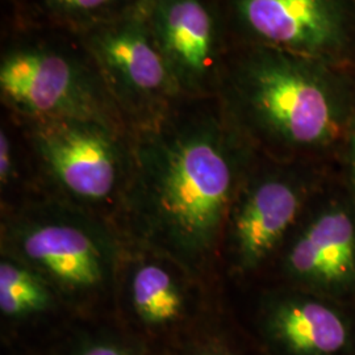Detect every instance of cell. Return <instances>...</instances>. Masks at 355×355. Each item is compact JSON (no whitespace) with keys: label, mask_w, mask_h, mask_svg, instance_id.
Wrapping results in <instances>:
<instances>
[{"label":"cell","mask_w":355,"mask_h":355,"mask_svg":"<svg viewBox=\"0 0 355 355\" xmlns=\"http://www.w3.org/2000/svg\"><path fill=\"white\" fill-rule=\"evenodd\" d=\"M51 284L36 270L10 255L0 259V312L8 320H26L51 311L58 302Z\"/></svg>","instance_id":"obj_13"},{"label":"cell","mask_w":355,"mask_h":355,"mask_svg":"<svg viewBox=\"0 0 355 355\" xmlns=\"http://www.w3.org/2000/svg\"><path fill=\"white\" fill-rule=\"evenodd\" d=\"M228 28L241 44L262 45L325 60L345 38L336 0H220Z\"/></svg>","instance_id":"obj_8"},{"label":"cell","mask_w":355,"mask_h":355,"mask_svg":"<svg viewBox=\"0 0 355 355\" xmlns=\"http://www.w3.org/2000/svg\"><path fill=\"white\" fill-rule=\"evenodd\" d=\"M19 120L53 198L96 215L121 204L132 170L129 129L79 117Z\"/></svg>","instance_id":"obj_4"},{"label":"cell","mask_w":355,"mask_h":355,"mask_svg":"<svg viewBox=\"0 0 355 355\" xmlns=\"http://www.w3.org/2000/svg\"><path fill=\"white\" fill-rule=\"evenodd\" d=\"M183 355H230L225 346L215 340H205L192 345Z\"/></svg>","instance_id":"obj_17"},{"label":"cell","mask_w":355,"mask_h":355,"mask_svg":"<svg viewBox=\"0 0 355 355\" xmlns=\"http://www.w3.org/2000/svg\"><path fill=\"white\" fill-rule=\"evenodd\" d=\"M127 263L124 296L137 321L148 328H168L190 308L193 278L162 255L140 249Z\"/></svg>","instance_id":"obj_10"},{"label":"cell","mask_w":355,"mask_h":355,"mask_svg":"<svg viewBox=\"0 0 355 355\" xmlns=\"http://www.w3.org/2000/svg\"><path fill=\"white\" fill-rule=\"evenodd\" d=\"M73 35L89 54L129 129L152 121L184 98L157 45L145 0Z\"/></svg>","instance_id":"obj_6"},{"label":"cell","mask_w":355,"mask_h":355,"mask_svg":"<svg viewBox=\"0 0 355 355\" xmlns=\"http://www.w3.org/2000/svg\"><path fill=\"white\" fill-rule=\"evenodd\" d=\"M142 0H42L44 10L60 26L76 33L125 12Z\"/></svg>","instance_id":"obj_14"},{"label":"cell","mask_w":355,"mask_h":355,"mask_svg":"<svg viewBox=\"0 0 355 355\" xmlns=\"http://www.w3.org/2000/svg\"><path fill=\"white\" fill-rule=\"evenodd\" d=\"M76 355H130V353L120 343L102 340L86 345Z\"/></svg>","instance_id":"obj_16"},{"label":"cell","mask_w":355,"mask_h":355,"mask_svg":"<svg viewBox=\"0 0 355 355\" xmlns=\"http://www.w3.org/2000/svg\"><path fill=\"white\" fill-rule=\"evenodd\" d=\"M17 154L12 137L7 128H0V186L1 190L8 189L17 178Z\"/></svg>","instance_id":"obj_15"},{"label":"cell","mask_w":355,"mask_h":355,"mask_svg":"<svg viewBox=\"0 0 355 355\" xmlns=\"http://www.w3.org/2000/svg\"><path fill=\"white\" fill-rule=\"evenodd\" d=\"M0 95L17 119L79 117L129 129L76 37L74 45L35 38L8 48L0 61Z\"/></svg>","instance_id":"obj_5"},{"label":"cell","mask_w":355,"mask_h":355,"mask_svg":"<svg viewBox=\"0 0 355 355\" xmlns=\"http://www.w3.org/2000/svg\"><path fill=\"white\" fill-rule=\"evenodd\" d=\"M302 195L288 178L255 180L234 199L229 214V243L233 262L243 271L259 266L295 223Z\"/></svg>","instance_id":"obj_9"},{"label":"cell","mask_w":355,"mask_h":355,"mask_svg":"<svg viewBox=\"0 0 355 355\" xmlns=\"http://www.w3.org/2000/svg\"><path fill=\"white\" fill-rule=\"evenodd\" d=\"M354 266V223L343 211L320 216L287 255L288 271L300 279L340 282L353 274Z\"/></svg>","instance_id":"obj_11"},{"label":"cell","mask_w":355,"mask_h":355,"mask_svg":"<svg viewBox=\"0 0 355 355\" xmlns=\"http://www.w3.org/2000/svg\"><path fill=\"white\" fill-rule=\"evenodd\" d=\"M353 159H354V174H355V124H354V137H353Z\"/></svg>","instance_id":"obj_18"},{"label":"cell","mask_w":355,"mask_h":355,"mask_svg":"<svg viewBox=\"0 0 355 355\" xmlns=\"http://www.w3.org/2000/svg\"><path fill=\"white\" fill-rule=\"evenodd\" d=\"M145 6L182 96H216L230 46L220 0H145Z\"/></svg>","instance_id":"obj_7"},{"label":"cell","mask_w":355,"mask_h":355,"mask_svg":"<svg viewBox=\"0 0 355 355\" xmlns=\"http://www.w3.org/2000/svg\"><path fill=\"white\" fill-rule=\"evenodd\" d=\"M1 254L36 270L58 299L76 305L110 295L123 262L120 242L102 216L57 198L6 216Z\"/></svg>","instance_id":"obj_3"},{"label":"cell","mask_w":355,"mask_h":355,"mask_svg":"<svg viewBox=\"0 0 355 355\" xmlns=\"http://www.w3.org/2000/svg\"><path fill=\"white\" fill-rule=\"evenodd\" d=\"M322 62L230 42L216 96L241 136L286 149L320 146L340 132L336 79Z\"/></svg>","instance_id":"obj_2"},{"label":"cell","mask_w":355,"mask_h":355,"mask_svg":"<svg viewBox=\"0 0 355 355\" xmlns=\"http://www.w3.org/2000/svg\"><path fill=\"white\" fill-rule=\"evenodd\" d=\"M132 170L121 200L130 237L193 279L207 274L237 196L241 133L217 96L182 98L130 129Z\"/></svg>","instance_id":"obj_1"},{"label":"cell","mask_w":355,"mask_h":355,"mask_svg":"<svg viewBox=\"0 0 355 355\" xmlns=\"http://www.w3.org/2000/svg\"><path fill=\"white\" fill-rule=\"evenodd\" d=\"M272 337L292 354L333 355L347 341V329L329 306L312 300L287 299L267 316Z\"/></svg>","instance_id":"obj_12"}]
</instances>
